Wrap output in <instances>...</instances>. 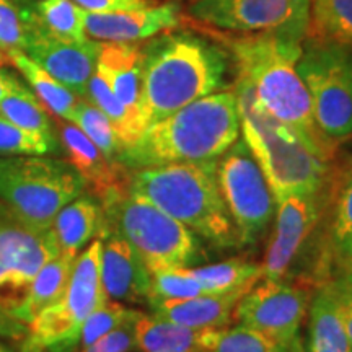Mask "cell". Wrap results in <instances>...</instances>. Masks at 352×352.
<instances>
[{
    "mask_svg": "<svg viewBox=\"0 0 352 352\" xmlns=\"http://www.w3.org/2000/svg\"><path fill=\"white\" fill-rule=\"evenodd\" d=\"M140 315H142V311L138 310V314L132 315L129 320H126L120 327L114 328L113 331L96 340L94 344L87 346L85 349L78 352H131L138 349V342H135V321L139 320Z\"/></svg>",
    "mask_w": 352,
    "mask_h": 352,
    "instance_id": "cell-38",
    "label": "cell"
},
{
    "mask_svg": "<svg viewBox=\"0 0 352 352\" xmlns=\"http://www.w3.org/2000/svg\"><path fill=\"white\" fill-rule=\"evenodd\" d=\"M100 274L108 300L147 303L152 274L140 254L116 232L100 233Z\"/></svg>",
    "mask_w": 352,
    "mask_h": 352,
    "instance_id": "cell-18",
    "label": "cell"
},
{
    "mask_svg": "<svg viewBox=\"0 0 352 352\" xmlns=\"http://www.w3.org/2000/svg\"><path fill=\"white\" fill-rule=\"evenodd\" d=\"M72 122L85 132L88 139L100 148L101 153L111 162H118L122 145L118 139L116 131L101 109L85 98H80L74 113Z\"/></svg>",
    "mask_w": 352,
    "mask_h": 352,
    "instance_id": "cell-31",
    "label": "cell"
},
{
    "mask_svg": "<svg viewBox=\"0 0 352 352\" xmlns=\"http://www.w3.org/2000/svg\"><path fill=\"white\" fill-rule=\"evenodd\" d=\"M101 208L100 233H120L140 254L151 274L191 267L204 256L195 232L134 192H122Z\"/></svg>",
    "mask_w": 352,
    "mask_h": 352,
    "instance_id": "cell-6",
    "label": "cell"
},
{
    "mask_svg": "<svg viewBox=\"0 0 352 352\" xmlns=\"http://www.w3.org/2000/svg\"><path fill=\"white\" fill-rule=\"evenodd\" d=\"M142 122H153L227 87L228 56L192 33L166 32L142 47Z\"/></svg>",
    "mask_w": 352,
    "mask_h": 352,
    "instance_id": "cell-2",
    "label": "cell"
},
{
    "mask_svg": "<svg viewBox=\"0 0 352 352\" xmlns=\"http://www.w3.org/2000/svg\"><path fill=\"white\" fill-rule=\"evenodd\" d=\"M217 182L240 246L253 245L274 215V197L245 140H236L217 160Z\"/></svg>",
    "mask_w": 352,
    "mask_h": 352,
    "instance_id": "cell-10",
    "label": "cell"
},
{
    "mask_svg": "<svg viewBox=\"0 0 352 352\" xmlns=\"http://www.w3.org/2000/svg\"><path fill=\"white\" fill-rule=\"evenodd\" d=\"M206 294H232L250 290L263 279V266L246 258H230L222 263L191 267Z\"/></svg>",
    "mask_w": 352,
    "mask_h": 352,
    "instance_id": "cell-27",
    "label": "cell"
},
{
    "mask_svg": "<svg viewBox=\"0 0 352 352\" xmlns=\"http://www.w3.org/2000/svg\"><path fill=\"white\" fill-rule=\"evenodd\" d=\"M240 131L261 168L276 202L290 195L318 196L328 179V164L308 152L285 127L254 103L245 87H235Z\"/></svg>",
    "mask_w": 352,
    "mask_h": 352,
    "instance_id": "cell-5",
    "label": "cell"
},
{
    "mask_svg": "<svg viewBox=\"0 0 352 352\" xmlns=\"http://www.w3.org/2000/svg\"><path fill=\"white\" fill-rule=\"evenodd\" d=\"M103 223V208L91 195H80L63 209L52 220L51 232L60 254L78 256V252L96 236Z\"/></svg>",
    "mask_w": 352,
    "mask_h": 352,
    "instance_id": "cell-21",
    "label": "cell"
},
{
    "mask_svg": "<svg viewBox=\"0 0 352 352\" xmlns=\"http://www.w3.org/2000/svg\"><path fill=\"white\" fill-rule=\"evenodd\" d=\"M331 232L334 245L342 252L352 241V168L347 173L340 195H338Z\"/></svg>",
    "mask_w": 352,
    "mask_h": 352,
    "instance_id": "cell-37",
    "label": "cell"
},
{
    "mask_svg": "<svg viewBox=\"0 0 352 352\" xmlns=\"http://www.w3.org/2000/svg\"><path fill=\"white\" fill-rule=\"evenodd\" d=\"M308 344L323 347L333 352H351L344 324H342L336 294L333 285L320 287L310 303V324H308Z\"/></svg>",
    "mask_w": 352,
    "mask_h": 352,
    "instance_id": "cell-26",
    "label": "cell"
},
{
    "mask_svg": "<svg viewBox=\"0 0 352 352\" xmlns=\"http://www.w3.org/2000/svg\"><path fill=\"white\" fill-rule=\"evenodd\" d=\"M87 191L65 160L43 155L0 158V202L25 226L50 230L57 212Z\"/></svg>",
    "mask_w": 352,
    "mask_h": 352,
    "instance_id": "cell-7",
    "label": "cell"
},
{
    "mask_svg": "<svg viewBox=\"0 0 352 352\" xmlns=\"http://www.w3.org/2000/svg\"><path fill=\"white\" fill-rule=\"evenodd\" d=\"M135 314H138V310L127 308L120 302L107 300L83 321L77 338V352L94 344L96 340L113 331L114 328L120 327Z\"/></svg>",
    "mask_w": 352,
    "mask_h": 352,
    "instance_id": "cell-34",
    "label": "cell"
},
{
    "mask_svg": "<svg viewBox=\"0 0 352 352\" xmlns=\"http://www.w3.org/2000/svg\"><path fill=\"white\" fill-rule=\"evenodd\" d=\"M100 47L101 43L91 38L72 41L36 30L23 52L78 98H85L88 80L96 72Z\"/></svg>",
    "mask_w": 352,
    "mask_h": 352,
    "instance_id": "cell-14",
    "label": "cell"
},
{
    "mask_svg": "<svg viewBox=\"0 0 352 352\" xmlns=\"http://www.w3.org/2000/svg\"><path fill=\"white\" fill-rule=\"evenodd\" d=\"M338 284H340V285H341V287H342V289H344L347 294H351V296H352V283H347V280H344V279H341V280H338Z\"/></svg>",
    "mask_w": 352,
    "mask_h": 352,
    "instance_id": "cell-44",
    "label": "cell"
},
{
    "mask_svg": "<svg viewBox=\"0 0 352 352\" xmlns=\"http://www.w3.org/2000/svg\"><path fill=\"white\" fill-rule=\"evenodd\" d=\"M302 43L280 34L256 33L233 38L228 47L236 69V85L245 87L264 113L328 164L336 147L316 126L310 95L297 72Z\"/></svg>",
    "mask_w": 352,
    "mask_h": 352,
    "instance_id": "cell-1",
    "label": "cell"
},
{
    "mask_svg": "<svg viewBox=\"0 0 352 352\" xmlns=\"http://www.w3.org/2000/svg\"><path fill=\"white\" fill-rule=\"evenodd\" d=\"M76 259L77 256H72V254H59L44 264L34 276L25 300L13 311L15 318L30 327V323L43 310L59 302L67 289Z\"/></svg>",
    "mask_w": 352,
    "mask_h": 352,
    "instance_id": "cell-23",
    "label": "cell"
},
{
    "mask_svg": "<svg viewBox=\"0 0 352 352\" xmlns=\"http://www.w3.org/2000/svg\"><path fill=\"white\" fill-rule=\"evenodd\" d=\"M36 33L32 7L0 0V51H25Z\"/></svg>",
    "mask_w": 352,
    "mask_h": 352,
    "instance_id": "cell-32",
    "label": "cell"
},
{
    "mask_svg": "<svg viewBox=\"0 0 352 352\" xmlns=\"http://www.w3.org/2000/svg\"><path fill=\"white\" fill-rule=\"evenodd\" d=\"M305 352H333L329 349H323V347H314V346H307Z\"/></svg>",
    "mask_w": 352,
    "mask_h": 352,
    "instance_id": "cell-47",
    "label": "cell"
},
{
    "mask_svg": "<svg viewBox=\"0 0 352 352\" xmlns=\"http://www.w3.org/2000/svg\"><path fill=\"white\" fill-rule=\"evenodd\" d=\"M277 346L266 334L239 324L230 329H209L201 352H272Z\"/></svg>",
    "mask_w": 352,
    "mask_h": 352,
    "instance_id": "cell-33",
    "label": "cell"
},
{
    "mask_svg": "<svg viewBox=\"0 0 352 352\" xmlns=\"http://www.w3.org/2000/svg\"><path fill=\"white\" fill-rule=\"evenodd\" d=\"M248 290L232 294H202L188 298H151L152 314L192 329L226 328L233 320L236 303Z\"/></svg>",
    "mask_w": 352,
    "mask_h": 352,
    "instance_id": "cell-20",
    "label": "cell"
},
{
    "mask_svg": "<svg viewBox=\"0 0 352 352\" xmlns=\"http://www.w3.org/2000/svg\"><path fill=\"white\" fill-rule=\"evenodd\" d=\"M204 289L199 280L192 276L191 267H183V270H168L158 271L152 274L151 290H148V298H188L202 296Z\"/></svg>",
    "mask_w": 352,
    "mask_h": 352,
    "instance_id": "cell-36",
    "label": "cell"
},
{
    "mask_svg": "<svg viewBox=\"0 0 352 352\" xmlns=\"http://www.w3.org/2000/svg\"><path fill=\"white\" fill-rule=\"evenodd\" d=\"M240 135L235 91H217L153 122L122 148L118 164L127 170L209 162L226 153Z\"/></svg>",
    "mask_w": 352,
    "mask_h": 352,
    "instance_id": "cell-3",
    "label": "cell"
},
{
    "mask_svg": "<svg viewBox=\"0 0 352 352\" xmlns=\"http://www.w3.org/2000/svg\"><path fill=\"white\" fill-rule=\"evenodd\" d=\"M12 2H15V3H19V6H21V3H26V2H30L33 6L34 2H36V0H12Z\"/></svg>",
    "mask_w": 352,
    "mask_h": 352,
    "instance_id": "cell-49",
    "label": "cell"
},
{
    "mask_svg": "<svg viewBox=\"0 0 352 352\" xmlns=\"http://www.w3.org/2000/svg\"><path fill=\"white\" fill-rule=\"evenodd\" d=\"M12 72H8V70H3L0 69V101H2L3 96L7 95L8 91V85H10V80H12Z\"/></svg>",
    "mask_w": 352,
    "mask_h": 352,
    "instance_id": "cell-42",
    "label": "cell"
},
{
    "mask_svg": "<svg viewBox=\"0 0 352 352\" xmlns=\"http://www.w3.org/2000/svg\"><path fill=\"white\" fill-rule=\"evenodd\" d=\"M85 100L90 101L91 104H95L96 108L107 114L109 122H111L114 131H116V135L120 139L122 148L129 147L131 144H134L140 138L142 129H140L138 121L127 111L124 104L118 100V96L108 87V83L96 72L88 80Z\"/></svg>",
    "mask_w": 352,
    "mask_h": 352,
    "instance_id": "cell-30",
    "label": "cell"
},
{
    "mask_svg": "<svg viewBox=\"0 0 352 352\" xmlns=\"http://www.w3.org/2000/svg\"><path fill=\"white\" fill-rule=\"evenodd\" d=\"M82 10L104 13V12H121L135 10V8L152 7L158 3L157 0H72Z\"/></svg>",
    "mask_w": 352,
    "mask_h": 352,
    "instance_id": "cell-39",
    "label": "cell"
},
{
    "mask_svg": "<svg viewBox=\"0 0 352 352\" xmlns=\"http://www.w3.org/2000/svg\"><path fill=\"white\" fill-rule=\"evenodd\" d=\"M352 51L305 38L297 72L305 83L321 134L334 147L352 139Z\"/></svg>",
    "mask_w": 352,
    "mask_h": 352,
    "instance_id": "cell-9",
    "label": "cell"
},
{
    "mask_svg": "<svg viewBox=\"0 0 352 352\" xmlns=\"http://www.w3.org/2000/svg\"><path fill=\"white\" fill-rule=\"evenodd\" d=\"M101 240L78 254L63 298L43 310L19 341V352H77L83 321L108 300L100 274Z\"/></svg>",
    "mask_w": 352,
    "mask_h": 352,
    "instance_id": "cell-8",
    "label": "cell"
},
{
    "mask_svg": "<svg viewBox=\"0 0 352 352\" xmlns=\"http://www.w3.org/2000/svg\"><path fill=\"white\" fill-rule=\"evenodd\" d=\"M57 138L63 145L65 158L85 182L90 195L104 204L113 197L129 191L131 170L118 162L108 160L96 145L87 138L85 132L74 122H57Z\"/></svg>",
    "mask_w": 352,
    "mask_h": 352,
    "instance_id": "cell-15",
    "label": "cell"
},
{
    "mask_svg": "<svg viewBox=\"0 0 352 352\" xmlns=\"http://www.w3.org/2000/svg\"><path fill=\"white\" fill-rule=\"evenodd\" d=\"M308 38L352 51V0H308Z\"/></svg>",
    "mask_w": 352,
    "mask_h": 352,
    "instance_id": "cell-28",
    "label": "cell"
},
{
    "mask_svg": "<svg viewBox=\"0 0 352 352\" xmlns=\"http://www.w3.org/2000/svg\"><path fill=\"white\" fill-rule=\"evenodd\" d=\"M59 151L56 144L12 124L0 116V155H46Z\"/></svg>",
    "mask_w": 352,
    "mask_h": 352,
    "instance_id": "cell-35",
    "label": "cell"
},
{
    "mask_svg": "<svg viewBox=\"0 0 352 352\" xmlns=\"http://www.w3.org/2000/svg\"><path fill=\"white\" fill-rule=\"evenodd\" d=\"M0 116L21 129L59 145L47 109L38 96L15 76H12L7 95L0 101Z\"/></svg>",
    "mask_w": 352,
    "mask_h": 352,
    "instance_id": "cell-25",
    "label": "cell"
},
{
    "mask_svg": "<svg viewBox=\"0 0 352 352\" xmlns=\"http://www.w3.org/2000/svg\"><path fill=\"white\" fill-rule=\"evenodd\" d=\"M129 191L173 217L217 248L240 246L217 182V160L131 170Z\"/></svg>",
    "mask_w": 352,
    "mask_h": 352,
    "instance_id": "cell-4",
    "label": "cell"
},
{
    "mask_svg": "<svg viewBox=\"0 0 352 352\" xmlns=\"http://www.w3.org/2000/svg\"><path fill=\"white\" fill-rule=\"evenodd\" d=\"M142 47L135 43H101L96 74L138 121L142 132Z\"/></svg>",
    "mask_w": 352,
    "mask_h": 352,
    "instance_id": "cell-19",
    "label": "cell"
},
{
    "mask_svg": "<svg viewBox=\"0 0 352 352\" xmlns=\"http://www.w3.org/2000/svg\"><path fill=\"white\" fill-rule=\"evenodd\" d=\"M331 285H333L334 294H336L338 308H340V315H341L342 324H344V331H346L347 340H349V346L352 352V296L351 294H347L338 283H331Z\"/></svg>",
    "mask_w": 352,
    "mask_h": 352,
    "instance_id": "cell-41",
    "label": "cell"
},
{
    "mask_svg": "<svg viewBox=\"0 0 352 352\" xmlns=\"http://www.w3.org/2000/svg\"><path fill=\"white\" fill-rule=\"evenodd\" d=\"M209 329H192L158 315L135 321V342L142 352H201Z\"/></svg>",
    "mask_w": 352,
    "mask_h": 352,
    "instance_id": "cell-22",
    "label": "cell"
},
{
    "mask_svg": "<svg viewBox=\"0 0 352 352\" xmlns=\"http://www.w3.org/2000/svg\"><path fill=\"white\" fill-rule=\"evenodd\" d=\"M189 13L222 32L271 33L298 41L307 38L310 25L308 0H195Z\"/></svg>",
    "mask_w": 352,
    "mask_h": 352,
    "instance_id": "cell-11",
    "label": "cell"
},
{
    "mask_svg": "<svg viewBox=\"0 0 352 352\" xmlns=\"http://www.w3.org/2000/svg\"><path fill=\"white\" fill-rule=\"evenodd\" d=\"M342 279L347 280V283H352V259H349V267H347L346 276L342 277Z\"/></svg>",
    "mask_w": 352,
    "mask_h": 352,
    "instance_id": "cell-46",
    "label": "cell"
},
{
    "mask_svg": "<svg viewBox=\"0 0 352 352\" xmlns=\"http://www.w3.org/2000/svg\"><path fill=\"white\" fill-rule=\"evenodd\" d=\"M83 28L88 38L100 43H138L176 28L182 21V7L176 2L155 3L135 10L85 12Z\"/></svg>",
    "mask_w": 352,
    "mask_h": 352,
    "instance_id": "cell-16",
    "label": "cell"
},
{
    "mask_svg": "<svg viewBox=\"0 0 352 352\" xmlns=\"http://www.w3.org/2000/svg\"><path fill=\"white\" fill-rule=\"evenodd\" d=\"M276 204V228L261 264L263 279H284L320 215L316 196L290 195Z\"/></svg>",
    "mask_w": 352,
    "mask_h": 352,
    "instance_id": "cell-17",
    "label": "cell"
},
{
    "mask_svg": "<svg viewBox=\"0 0 352 352\" xmlns=\"http://www.w3.org/2000/svg\"><path fill=\"white\" fill-rule=\"evenodd\" d=\"M32 12L38 32L72 41L88 38L83 28V10L72 0H36Z\"/></svg>",
    "mask_w": 352,
    "mask_h": 352,
    "instance_id": "cell-29",
    "label": "cell"
},
{
    "mask_svg": "<svg viewBox=\"0 0 352 352\" xmlns=\"http://www.w3.org/2000/svg\"><path fill=\"white\" fill-rule=\"evenodd\" d=\"M342 254H344V256L347 258V259H352V241H351V243L349 245H347L346 246V248L344 250H342V252H341Z\"/></svg>",
    "mask_w": 352,
    "mask_h": 352,
    "instance_id": "cell-48",
    "label": "cell"
},
{
    "mask_svg": "<svg viewBox=\"0 0 352 352\" xmlns=\"http://www.w3.org/2000/svg\"><path fill=\"white\" fill-rule=\"evenodd\" d=\"M310 305V290L285 279H264L236 303L233 318L266 334L279 346L300 340V327Z\"/></svg>",
    "mask_w": 352,
    "mask_h": 352,
    "instance_id": "cell-13",
    "label": "cell"
},
{
    "mask_svg": "<svg viewBox=\"0 0 352 352\" xmlns=\"http://www.w3.org/2000/svg\"><path fill=\"white\" fill-rule=\"evenodd\" d=\"M7 65H13L20 70L21 76L32 87L33 94L38 96L47 111L56 114L60 120L72 122L77 103L80 100L76 94H72L67 87L33 63L23 51H8Z\"/></svg>",
    "mask_w": 352,
    "mask_h": 352,
    "instance_id": "cell-24",
    "label": "cell"
},
{
    "mask_svg": "<svg viewBox=\"0 0 352 352\" xmlns=\"http://www.w3.org/2000/svg\"><path fill=\"white\" fill-rule=\"evenodd\" d=\"M59 254L51 228L39 232L25 226L0 202V305L13 315L38 271Z\"/></svg>",
    "mask_w": 352,
    "mask_h": 352,
    "instance_id": "cell-12",
    "label": "cell"
},
{
    "mask_svg": "<svg viewBox=\"0 0 352 352\" xmlns=\"http://www.w3.org/2000/svg\"><path fill=\"white\" fill-rule=\"evenodd\" d=\"M351 74H352V57H351Z\"/></svg>",
    "mask_w": 352,
    "mask_h": 352,
    "instance_id": "cell-50",
    "label": "cell"
},
{
    "mask_svg": "<svg viewBox=\"0 0 352 352\" xmlns=\"http://www.w3.org/2000/svg\"><path fill=\"white\" fill-rule=\"evenodd\" d=\"M272 352H305V346H303V340L300 338L289 346H277Z\"/></svg>",
    "mask_w": 352,
    "mask_h": 352,
    "instance_id": "cell-43",
    "label": "cell"
},
{
    "mask_svg": "<svg viewBox=\"0 0 352 352\" xmlns=\"http://www.w3.org/2000/svg\"><path fill=\"white\" fill-rule=\"evenodd\" d=\"M28 334V324L15 318L6 307L0 305V336L21 341Z\"/></svg>",
    "mask_w": 352,
    "mask_h": 352,
    "instance_id": "cell-40",
    "label": "cell"
},
{
    "mask_svg": "<svg viewBox=\"0 0 352 352\" xmlns=\"http://www.w3.org/2000/svg\"><path fill=\"white\" fill-rule=\"evenodd\" d=\"M0 352H19V349H16V347L7 346V344H3V342H0Z\"/></svg>",
    "mask_w": 352,
    "mask_h": 352,
    "instance_id": "cell-45",
    "label": "cell"
}]
</instances>
